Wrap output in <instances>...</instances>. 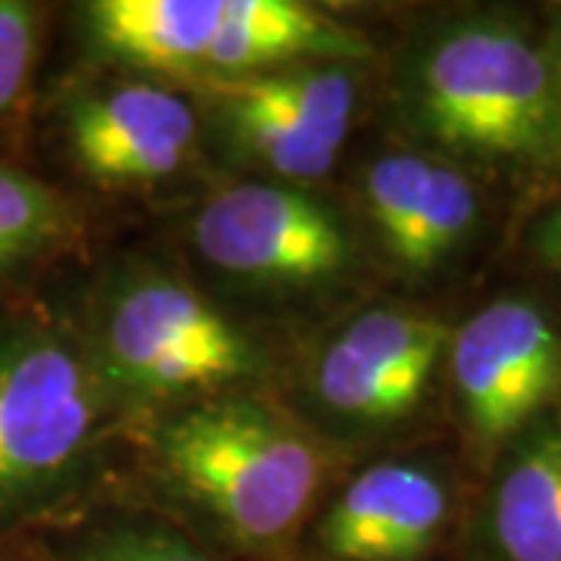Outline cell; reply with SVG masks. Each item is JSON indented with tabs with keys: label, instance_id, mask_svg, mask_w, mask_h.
I'll return each instance as SVG.
<instances>
[{
	"label": "cell",
	"instance_id": "13",
	"mask_svg": "<svg viewBox=\"0 0 561 561\" xmlns=\"http://www.w3.org/2000/svg\"><path fill=\"white\" fill-rule=\"evenodd\" d=\"M84 238L81 209L50 181L0 157V306L35 287Z\"/></svg>",
	"mask_w": 561,
	"mask_h": 561
},
{
	"label": "cell",
	"instance_id": "12",
	"mask_svg": "<svg viewBox=\"0 0 561 561\" xmlns=\"http://www.w3.org/2000/svg\"><path fill=\"white\" fill-rule=\"evenodd\" d=\"M471 549L474 561H561V409L496 456Z\"/></svg>",
	"mask_w": 561,
	"mask_h": 561
},
{
	"label": "cell",
	"instance_id": "16",
	"mask_svg": "<svg viewBox=\"0 0 561 561\" xmlns=\"http://www.w3.org/2000/svg\"><path fill=\"white\" fill-rule=\"evenodd\" d=\"M530 250L542 268H549L561 278V201L552 203L537 219L530 231Z\"/></svg>",
	"mask_w": 561,
	"mask_h": 561
},
{
	"label": "cell",
	"instance_id": "6",
	"mask_svg": "<svg viewBox=\"0 0 561 561\" xmlns=\"http://www.w3.org/2000/svg\"><path fill=\"white\" fill-rule=\"evenodd\" d=\"M449 334L446 321L405 302L362 306L309 353L294 412L337 449L390 434L431 397Z\"/></svg>",
	"mask_w": 561,
	"mask_h": 561
},
{
	"label": "cell",
	"instance_id": "8",
	"mask_svg": "<svg viewBox=\"0 0 561 561\" xmlns=\"http://www.w3.org/2000/svg\"><path fill=\"white\" fill-rule=\"evenodd\" d=\"M57 119L69 165L101 191H150L187 175L206 135L191 91L140 72L76 81Z\"/></svg>",
	"mask_w": 561,
	"mask_h": 561
},
{
	"label": "cell",
	"instance_id": "2",
	"mask_svg": "<svg viewBox=\"0 0 561 561\" xmlns=\"http://www.w3.org/2000/svg\"><path fill=\"white\" fill-rule=\"evenodd\" d=\"M131 424L76 312L41 297L0 306V542L47 540L91 512Z\"/></svg>",
	"mask_w": 561,
	"mask_h": 561
},
{
	"label": "cell",
	"instance_id": "15",
	"mask_svg": "<svg viewBox=\"0 0 561 561\" xmlns=\"http://www.w3.org/2000/svg\"><path fill=\"white\" fill-rule=\"evenodd\" d=\"M47 35V10L28 0H0V147L20 138L32 110Z\"/></svg>",
	"mask_w": 561,
	"mask_h": 561
},
{
	"label": "cell",
	"instance_id": "18",
	"mask_svg": "<svg viewBox=\"0 0 561 561\" xmlns=\"http://www.w3.org/2000/svg\"><path fill=\"white\" fill-rule=\"evenodd\" d=\"M546 50H549V62H552V76H556V88H559V103H561V16L559 25H556V32H552V38L546 44Z\"/></svg>",
	"mask_w": 561,
	"mask_h": 561
},
{
	"label": "cell",
	"instance_id": "10",
	"mask_svg": "<svg viewBox=\"0 0 561 561\" xmlns=\"http://www.w3.org/2000/svg\"><path fill=\"white\" fill-rule=\"evenodd\" d=\"M456 515V486L443 465L378 459L328 490L297 561H431Z\"/></svg>",
	"mask_w": 561,
	"mask_h": 561
},
{
	"label": "cell",
	"instance_id": "5",
	"mask_svg": "<svg viewBox=\"0 0 561 561\" xmlns=\"http://www.w3.org/2000/svg\"><path fill=\"white\" fill-rule=\"evenodd\" d=\"M187 247L213 278L272 302L328 300L365 268L359 228L316 187L241 179L187 216Z\"/></svg>",
	"mask_w": 561,
	"mask_h": 561
},
{
	"label": "cell",
	"instance_id": "17",
	"mask_svg": "<svg viewBox=\"0 0 561 561\" xmlns=\"http://www.w3.org/2000/svg\"><path fill=\"white\" fill-rule=\"evenodd\" d=\"M0 561H44V540L0 542Z\"/></svg>",
	"mask_w": 561,
	"mask_h": 561
},
{
	"label": "cell",
	"instance_id": "3",
	"mask_svg": "<svg viewBox=\"0 0 561 561\" xmlns=\"http://www.w3.org/2000/svg\"><path fill=\"white\" fill-rule=\"evenodd\" d=\"M76 316L103 381L135 424L265 390L275 371L256 328L160 262L125 260L103 272Z\"/></svg>",
	"mask_w": 561,
	"mask_h": 561
},
{
	"label": "cell",
	"instance_id": "14",
	"mask_svg": "<svg viewBox=\"0 0 561 561\" xmlns=\"http://www.w3.org/2000/svg\"><path fill=\"white\" fill-rule=\"evenodd\" d=\"M44 561H231L150 505H94L44 540Z\"/></svg>",
	"mask_w": 561,
	"mask_h": 561
},
{
	"label": "cell",
	"instance_id": "11",
	"mask_svg": "<svg viewBox=\"0 0 561 561\" xmlns=\"http://www.w3.org/2000/svg\"><path fill=\"white\" fill-rule=\"evenodd\" d=\"M359 213L400 275L427 278L478 231L481 191L459 162L424 147H390L362 165Z\"/></svg>",
	"mask_w": 561,
	"mask_h": 561
},
{
	"label": "cell",
	"instance_id": "7",
	"mask_svg": "<svg viewBox=\"0 0 561 561\" xmlns=\"http://www.w3.org/2000/svg\"><path fill=\"white\" fill-rule=\"evenodd\" d=\"M203 125L243 162L250 179L312 187L343 157L362 103L353 60L287 66L238 81L194 84Z\"/></svg>",
	"mask_w": 561,
	"mask_h": 561
},
{
	"label": "cell",
	"instance_id": "4",
	"mask_svg": "<svg viewBox=\"0 0 561 561\" xmlns=\"http://www.w3.org/2000/svg\"><path fill=\"white\" fill-rule=\"evenodd\" d=\"M397 106L419 147L453 162H540L561 147V103L546 44L524 25L471 13L412 41Z\"/></svg>",
	"mask_w": 561,
	"mask_h": 561
},
{
	"label": "cell",
	"instance_id": "9",
	"mask_svg": "<svg viewBox=\"0 0 561 561\" xmlns=\"http://www.w3.org/2000/svg\"><path fill=\"white\" fill-rule=\"evenodd\" d=\"M443 368L468 440L496 459L559 402V324L540 302L500 297L453 328Z\"/></svg>",
	"mask_w": 561,
	"mask_h": 561
},
{
	"label": "cell",
	"instance_id": "1",
	"mask_svg": "<svg viewBox=\"0 0 561 561\" xmlns=\"http://www.w3.org/2000/svg\"><path fill=\"white\" fill-rule=\"evenodd\" d=\"M157 508L231 561H297L343 453L265 390L135 424Z\"/></svg>",
	"mask_w": 561,
	"mask_h": 561
}]
</instances>
